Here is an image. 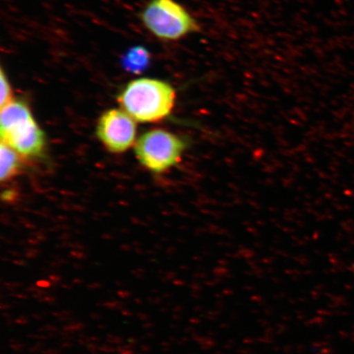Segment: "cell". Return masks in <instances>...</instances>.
<instances>
[{
  "label": "cell",
  "instance_id": "cell-8",
  "mask_svg": "<svg viewBox=\"0 0 354 354\" xmlns=\"http://www.w3.org/2000/svg\"><path fill=\"white\" fill-rule=\"evenodd\" d=\"M0 81H1V103L0 104L1 108H3L15 99L12 97L11 83L3 68L0 71Z\"/></svg>",
  "mask_w": 354,
  "mask_h": 354
},
{
  "label": "cell",
  "instance_id": "cell-6",
  "mask_svg": "<svg viewBox=\"0 0 354 354\" xmlns=\"http://www.w3.org/2000/svg\"><path fill=\"white\" fill-rule=\"evenodd\" d=\"M151 64V54L142 46L128 48L121 57V65L125 72L138 75L145 73Z\"/></svg>",
  "mask_w": 354,
  "mask_h": 354
},
{
  "label": "cell",
  "instance_id": "cell-4",
  "mask_svg": "<svg viewBox=\"0 0 354 354\" xmlns=\"http://www.w3.org/2000/svg\"><path fill=\"white\" fill-rule=\"evenodd\" d=\"M187 145L183 137L166 130L154 129L139 137L135 144V153L148 170L162 174L178 165Z\"/></svg>",
  "mask_w": 354,
  "mask_h": 354
},
{
  "label": "cell",
  "instance_id": "cell-7",
  "mask_svg": "<svg viewBox=\"0 0 354 354\" xmlns=\"http://www.w3.org/2000/svg\"><path fill=\"white\" fill-rule=\"evenodd\" d=\"M16 151L8 147V145L1 143L0 148V160H1V177L2 181L8 180L19 174L21 167L20 158Z\"/></svg>",
  "mask_w": 354,
  "mask_h": 354
},
{
  "label": "cell",
  "instance_id": "cell-3",
  "mask_svg": "<svg viewBox=\"0 0 354 354\" xmlns=\"http://www.w3.org/2000/svg\"><path fill=\"white\" fill-rule=\"evenodd\" d=\"M140 19L149 32L162 41H178L199 30L196 20L174 0H150Z\"/></svg>",
  "mask_w": 354,
  "mask_h": 354
},
{
  "label": "cell",
  "instance_id": "cell-5",
  "mask_svg": "<svg viewBox=\"0 0 354 354\" xmlns=\"http://www.w3.org/2000/svg\"><path fill=\"white\" fill-rule=\"evenodd\" d=\"M96 134L109 151L124 153L136 142V124L125 111L111 109L101 115Z\"/></svg>",
  "mask_w": 354,
  "mask_h": 354
},
{
  "label": "cell",
  "instance_id": "cell-1",
  "mask_svg": "<svg viewBox=\"0 0 354 354\" xmlns=\"http://www.w3.org/2000/svg\"><path fill=\"white\" fill-rule=\"evenodd\" d=\"M176 98V90L169 82L141 77L132 80L122 88L118 102L135 121L156 122L170 116Z\"/></svg>",
  "mask_w": 354,
  "mask_h": 354
},
{
  "label": "cell",
  "instance_id": "cell-2",
  "mask_svg": "<svg viewBox=\"0 0 354 354\" xmlns=\"http://www.w3.org/2000/svg\"><path fill=\"white\" fill-rule=\"evenodd\" d=\"M0 126L2 143L21 156L38 157L43 153L46 136L25 102L15 100L1 108Z\"/></svg>",
  "mask_w": 354,
  "mask_h": 354
}]
</instances>
